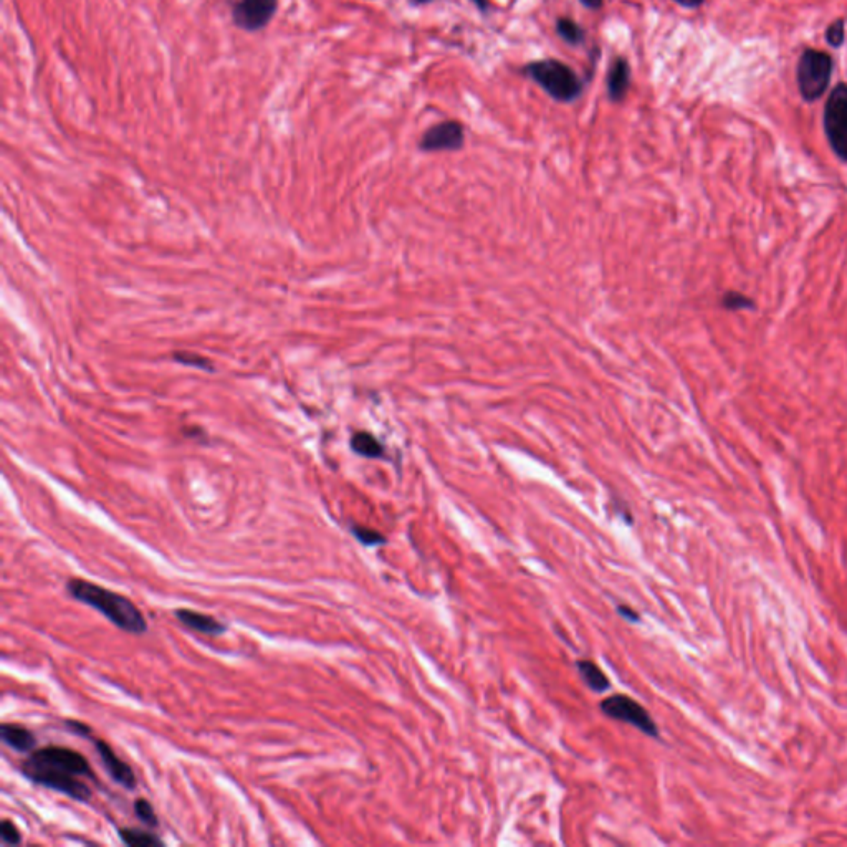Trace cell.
Wrapping results in <instances>:
<instances>
[{
  "instance_id": "cell-1",
  "label": "cell",
  "mask_w": 847,
  "mask_h": 847,
  "mask_svg": "<svg viewBox=\"0 0 847 847\" xmlns=\"http://www.w3.org/2000/svg\"><path fill=\"white\" fill-rule=\"evenodd\" d=\"M70 598L78 603L87 604L98 613L103 614L111 624L121 631L143 636L148 632V623L141 609L123 594L103 588L100 584L91 583L83 578H72L65 584Z\"/></svg>"
},
{
  "instance_id": "cell-2",
  "label": "cell",
  "mask_w": 847,
  "mask_h": 847,
  "mask_svg": "<svg viewBox=\"0 0 847 847\" xmlns=\"http://www.w3.org/2000/svg\"><path fill=\"white\" fill-rule=\"evenodd\" d=\"M523 73L556 103L570 105L583 95L584 83L578 73L556 58L533 60L523 67Z\"/></svg>"
},
{
  "instance_id": "cell-3",
  "label": "cell",
  "mask_w": 847,
  "mask_h": 847,
  "mask_svg": "<svg viewBox=\"0 0 847 847\" xmlns=\"http://www.w3.org/2000/svg\"><path fill=\"white\" fill-rule=\"evenodd\" d=\"M834 60L818 48H806L796 67V85L806 103H814L828 91L833 80Z\"/></svg>"
},
{
  "instance_id": "cell-4",
  "label": "cell",
  "mask_w": 847,
  "mask_h": 847,
  "mask_svg": "<svg viewBox=\"0 0 847 847\" xmlns=\"http://www.w3.org/2000/svg\"><path fill=\"white\" fill-rule=\"evenodd\" d=\"M823 130L833 153L847 163V83H838L829 93L823 111Z\"/></svg>"
},
{
  "instance_id": "cell-5",
  "label": "cell",
  "mask_w": 847,
  "mask_h": 847,
  "mask_svg": "<svg viewBox=\"0 0 847 847\" xmlns=\"http://www.w3.org/2000/svg\"><path fill=\"white\" fill-rule=\"evenodd\" d=\"M20 771L25 778H29L35 785L44 786L48 790L58 791L72 800L87 803L91 800V788L82 781L80 776L70 775L65 771L53 770L47 766L35 765L25 760L20 765Z\"/></svg>"
},
{
  "instance_id": "cell-6",
  "label": "cell",
  "mask_w": 847,
  "mask_h": 847,
  "mask_svg": "<svg viewBox=\"0 0 847 847\" xmlns=\"http://www.w3.org/2000/svg\"><path fill=\"white\" fill-rule=\"evenodd\" d=\"M601 712L606 717L619 720V722L629 723L642 733H646L649 737H659V728L657 723L652 720L651 715L642 707L639 702L627 697V695H611L608 699L601 702Z\"/></svg>"
},
{
  "instance_id": "cell-7",
  "label": "cell",
  "mask_w": 847,
  "mask_h": 847,
  "mask_svg": "<svg viewBox=\"0 0 847 847\" xmlns=\"http://www.w3.org/2000/svg\"><path fill=\"white\" fill-rule=\"evenodd\" d=\"M30 763L35 765L47 766L53 770L65 771L70 775L88 776L93 778L90 763L87 758L83 757L82 753L75 752L72 748L67 747H45L35 752L30 753L27 758Z\"/></svg>"
},
{
  "instance_id": "cell-8",
  "label": "cell",
  "mask_w": 847,
  "mask_h": 847,
  "mask_svg": "<svg viewBox=\"0 0 847 847\" xmlns=\"http://www.w3.org/2000/svg\"><path fill=\"white\" fill-rule=\"evenodd\" d=\"M278 0H237L232 7L235 27L245 32L264 30L277 14Z\"/></svg>"
},
{
  "instance_id": "cell-9",
  "label": "cell",
  "mask_w": 847,
  "mask_h": 847,
  "mask_svg": "<svg viewBox=\"0 0 847 847\" xmlns=\"http://www.w3.org/2000/svg\"><path fill=\"white\" fill-rule=\"evenodd\" d=\"M465 130L460 121H441L422 134L419 149L424 153L459 151L464 148Z\"/></svg>"
},
{
  "instance_id": "cell-10",
  "label": "cell",
  "mask_w": 847,
  "mask_h": 847,
  "mask_svg": "<svg viewBox=\"0 0 847 847\" xmlns=\"http://www.w3.org/2000/svg\"><path fill=\"white\" fill-rule=\"evenodd\" d=\"M90 740L91 743H95L98 757H100L101 763H103L105 770L108 771V775L113 778V781L126 788V790H136L138 783H136V775H134L133 768L121 760L105 740H98V738L96 740L90 738Z\"/></svg>"
},
{
  "instance_id": "cell-11",
  "label": "cell",
  "mask_w": 847,
  "mask_h": 847,
  "mask_svg": "<svg viewBox=\"0 0 847 847\" xmlns=\"http://www.w3.org/2000/svg\"><path fill=\"white\" fill-rule=\"evenodd\" d=\"M606 87H608L609 100L613 103H623L626 100L629 88H631V63L626 57L613 58L606 75Z\"/></svg>"
},
{
  "instance_id": "cell-12",
  "label": "cell",
  "mask_w": 847,
  "mask_h": 847,
  "mask_svg": "<svg viewBox=\"0 0 847 847\" xmlns=\"http://www.w3.org/2000/svg\"><path fill=\"white\" fill-rule=\"evenodd\" d=\"M174 616L181 621L184 626L189 627L192 631L201 632L206 636L217 637L227 631V626L222 624L219 619L209 614L197 613L192 609L179 608L174 611Z\"/></svg>"
},
{
  "instance_id": "cell-13",
  "label": "cell",
  "mask_w": 847,
  "mask_h": 847,
  "mask_svg": "<svg viewBox=\"0 0 847 847\" xmlns=\"http://www.w3.org/2000/svg\"><path fill=\"white\" fill-rule=\"evenodd\" d=\"M0 738L7 747L15 752L32 753L37 747V737L29 728L22 727L19 723H2L0 725Z\"/></svg>"
},
{
  "instance_id": "cell-14",
  "label": "cell",
  "mask_w": 847,
  "mask_h": 847,
  "mask_svg": "<svg viewBox=\"0 0 847 847\" xmlns=\"http://www.w3.org/2000/svg\"><path fill=\"white\" fill-rule=\"evenodd\" d=\"M576 669L580 672L584 684L588 685L593 692H604L611 687V682H609L606 674L593 661H578L576 662Z\"/></svg>"
},
{
  "instance_id": "cell-15",
  "label": "cell",
  "mask_w": 847,
  "mask_h": 847,
  "mask_svg": "<svg viewBox=\"0 0 847 847\" xmlns=\"http://www.w3.org/2000/svg\"><path fill=\"white\" fill-rule=\"evenodd\" d=\"M555 29L558 37L571 47H580L586 42V30L570 17H558Z\"/></svg>"
},
{
  "instance_id": "cell-16",
  "label": "cell",
  "mask_w": 847,
  "mask_h": 847,
  "mask_svg": "<svg viewBox=\"0 0 847 847\" xmlns=\"http://www.w3.org/2000/svg\"><path fill=\"white\" fill-rule=\"evenodd\" d=\"M351 447L356 454L368 457V459H378V457L384 455V447L381 446V442L368 432H356L351 439Z\"/></svg>"
},
{
  "instance_id": "cell-17",
  "label": "cell",
  "mask_w": 847,
  "mask_h": 847,
  "mask_svg": "<svg viewBox=\"0 0 847 847\" xmlns=\"http://www.w3.org/2000/svg\"><path fill=\"white\" fill-rule=\"evenodd\" d=\"M120 834L121 841L126 844V846L133 847H159L164 846L163 841L156 836V834L148 833V831H143V829H134V828H121L118 831Z\"/></svg>"
},
{
  "instance_id": "cell-18",
  "label": "cell",
  "mask_w": 847,
  "mask_h": 847,
  "mask_svg": "<svg viewBox=\"0 0 847 847\" xmlns=\"http://www.w3.org/2000/svg\"><path fill=\"white\" fill-rule=\"evenodd\" d=\"M722 307L728 312H742V310H752L755 302L745 293L727 292L722 297Z\"/></svg>"
},
{
  "instance_id": "cell-19",
  "label": "cell",
  "mask_w": 847,
  "mask_h": 847,
  "mask_svg": "<svg viewBox=\"0 0 847 847\" xmlns=\"http://www.w3.org/2000/svg\"><path fill=\"white\" fill-rule=\"evenodd\" d=\"M826 42L833 48H841L846 42V20L843 17H839V19H834L831 24L828 25V29H826Z\"/></svg>"
},
{
  "instance_id": "cell-20",
  "label": "cell",
  "mask_w": 847,
  "mask_h": 847,
  "mask_svg": "<svg viewBox=\"0 0 847 847\" xmlns=\"http://www.w3.org/2000/svg\"><path fill=\"white\" fill-rule=\"evenodd\" d=\"M134 814L138 816V819H141L143 823L148 824L151 828H158L159 819L154 813L153 804L149 803L148 800H143V798H139V800L134 801Z\"/></svg>"
},
{
  "instance_id": "cell-21",
  "label": "cell",
  "mask_w": 847,
  "mask_h": 847,
  "mask_svg": "<svg viewBox=\"0 0 847 847\" xmlns=\"http://www.w3.org/2000/svg\"><path fill=\"white\" fill-rule=\"evenodd\" d=\"M351 532L366 546L384 545L386 543V538L381 533L376 532V530H371V528L355 525V527L351 528Z\"/></svg>"
},
{
  "instance_id": "cell-22",
  "label": "cell",
  "mask_w": 847,
  "mask_h": 847,
  "mask_svg": "<svg viewBox=\"0 0 847 847\" xmlns=\"http://www.w3.org/2000/svg\"><path fill=\"white\" fill-rule=\"evenodd\" d=\"M0 839H2V843L9 844V846H19L22 843V834L10 819H4L0 823Z\"/></svg>"
},
{
  "instance_id": "cell-23",
  "label": "cell",
  "mask_w": 847,
  "mask_h": 847,
  "mask_svg": "<svg viewBox=\"0 0 847 847\" xmlns=\"http://www.w3.org/2000/svg\"><path fill=\"white\" fill-rule=\"evenodd\" d=\"M174 359L179 361L181 364H186V366H194V368L206 369V371H212V363L209 359L202 358V356L194 355V353H186V351H181L178 355H174Z\"/></svg>"
},
{
  "instance_id": "cell-24",
  "label": "cell",
  "mask_w": 847,
  "mask_h": 847,
  "mask_svg": "<svg viewBox=\"0 0 847 847\" xmlns=\"http://www.w3.org/2000/svg\"><path fill=\"white\" fill-rule=\"evenodd\" d=\"M65 727H67L68 732L75 733L78 737L91 738V728L85 723L78 722V720H67Z\"/></svg>"
},
{
  "instance_id": "cell-25",
  "label": "cell",
  "mask_w": 847,
  "mask_h": 847,
  "mask_svg": "<svg viewBox=\"0 0 847 847\" xmlns=\"http://www.w3.org/2000/svg\"><path fill=\"white\" fill-rule=\"evenodd\" d=\"M675 4L680 5L682 9L695 10L705 4V0H674Z\"/></svg>"
},
{
  "instance_id": "cell-26",
  "label": "cell",
  "mask_w": 847,
  "mask_h": 847,
  "mask_svg": "<svg viewBox=\"0 0 847 847\" xmlns=\"http://www.w3.org/2000/svg\"><path fill=\"white\" fill-rule=\"evenodd\" d=\"M618 611L623 618L629 619L631 623H637L639 621V614L634 609L629 608V606H619Z\"/></svg>"
},
{
  "instance_id": "cell-27",
  "label": "cell",
  "mask_w": 847,
  "mask_h": 847,
  "mask_svg": "<svg viewBox=\"0 0 847 847\" xmlns=\"http://www.w3.org/2000/svg\"><path fill=\"white\" fill-rule=\"evenodd\" d=\"M604 2H606V0H580V4L589 10L603 9Z\"/></svg>"
},
{
  "instance_id": "cell-28",
  "label": "cell",
  "mask_w": 847,
  "mask_h": 847,
  "mask_svg": "<svg viewBox=\"0 0 847 847\" xmlns=\"http://www.w3.org/2000/svg\"><path fill=\"white\" fill-rule=\"evenodd\" d=\"M477 7L480 14L485 15L490 10V0H470Z\"/></svg>"
},
{
  "instance_id": "cell-29",
  "label": "cell",
  "mask_w": 847,
  "mask_h": 847,
  "mask_svg": "<svg viewBox=\"0 0 847 847\" xmlns=\"http://www.w3.org/2000/svg\"><path fill=\"white\" fill-rule=\"evenodd\" d=\"M411 2L416 5H426L431 4L432 0H411Z\"/></svg>"
}]
</instances>
